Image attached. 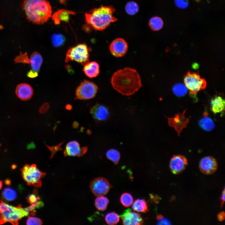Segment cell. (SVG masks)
<instances>
[{"mask_svg": "<svg viewBox=\"0 0 225 225\" xmlns=\"http://www.w3.org/2000/svg\"><path fill=\"white\" fill-rule=\"evenodd\" d=\"M40 198L36 194H33L29 195L28 196V202L31 204L35 203L36 204L39 200Z\"/></svg>", "mask_w": 225, "mask_h": 225, "instance_id": "36", "label": "cell"}, {"mask_svg": "<svg viewBox=\"0 0 225 225\" xmlns=\"http://www.w3.org/2000/svg\"><path fill=\"white\" fill-rule=\"evenodd\" d=\"M120 201L122 204L125 207L130 206L133 202V198L132 195L128 193H123L120 197Z\"/></svg>", "mask_w": 225, "mask_h": 225, "instance_id": "31", "label": "cell"}, {"mask_svg": "<svg viewBox=\"0 0 225 225\" xmlns=\"http://www.w3.org/2000/svg\"><path fill=\"white\" fill-rule=\"evenodd\" d=\"M36 208L34 203L24 208L20 204L13 206L0 200V224L9 222L13 225H18L22 218L28 216L31 213L35 214Z\"/></svg>", "mask_w": 225, "mask_h": 225, "instance_id": "4", "label": "cell"}, {"mask_svg": "<svg viewBox=\"0 0 225 225\" xmlns=\"http://www.w3.org/2000/svg\"><path fill=\"white\" fill-rule=\"evenodd\" d=\"M65 108L67 110H70L72 109V107L71 105L68 104L66 105Z\"/></svg>", "mask_w": 225, "mask_h": 225, "instance_id": "42", "label": "cell"}, {"mask_svg": "<svg viewBox=\"0 0 225 225\" xmlns=\"http://www.w3.org/2000/svg\"><path fill=\"white\" fill-rule=\"evenodd\" d=\"M113 88L122 95H131L142 86L139 75L135 69L126 67L115 72L112 77Z\"/></svg>", "mask_w": 225, "mask_h": 225, "instance_id": "1", "label": "cell"}, {"mask_svg": "<svg viewBox=\"0 0 225 225\" xmlns=\"http://www.w3.org/2000/svg\"><path fill=\"white\" fill-rule=\"evenodd\" d=\"M84 65L83 71L88 78H92L98 75L100 72L99 65L97 62H88Z\"/></svg>", "mask_w": 225, "mask_h": 225, "instance_id": "17", "label": "cell"}, {"mask_svg": "<svg viewBox=\"0 0 225 225\" xmlns=\"http://www.w3.org/2000/svg\"><path fill=\"white\" fill-rule=\"evenodd\" d=\"M121 217L123 225H142L144 222L139 214L132 211L130 209L125 210L121 215Z\"/></svg>", "mask_w": 225, "mask_h": 225, "instance_id": "12", "label": "cell"}, {"mask_svg": "<svg viewBox=\"0 0 225 225\" xmlns=\"http://www.w3.org/2000/svg\"><path fill=\"white\" fill-rule=\"evenodd\" d=\"M187 164V160L184 156L175 155L171 159L170 169L173 174H178L184 170Z\"/></svg>", "mask_w": 225, "mask_h": 225, "instance_id": "14", "label": "cell"}, {"mask_svg": "<svg viewBox=\"0 0 225 225\" xmlns=\"http://www.w3.org/2000/svg\"><path fill=\"white\" fill-rule=\"evenodd\" d=\"M125 9L128 14L134 15L138 12L139 7L136 2L131 1L127 3L125 7Z\"/></svg>", "mask_w": 225, "mask_h": 225, "instance_id": "30", "label": "cell"}, {"mask_svg": "<svg viewBox=\"0 0 225 225\" xmlns=\"http://www.w3.org/2000/svg\"><path fill=\"white\" fill-rule=\"evenodd\" d=\"M90 187L93 193L95 196L99 197L107 194L109 190L110 185L106 178L99 177L94 178L92 181Z\"/></svg>", "mask_w": 225, "mask_h": 225, "instance_id": "9", "label": "cell"}, {"mask_svg": "<svg viewBox=\"0 0 225 225\" xmlns=\"http://www.w3.org/2000/svg\"><path fill=\"white\" fill-rule=\"evenodd\" d=\"M107 158L112 162L115 164H117L120 160V155L117 150L111 149L108 150L106 153Z\"/></svg>", "mask_w": 225, "mask_h": 225, "instance_id": "26", "label": "cell"}, {"mask_svg": "<svg viewBox=\"0 0 225 225\" xmlns=\"http://www.w3.org/2000/svg\"><path fill=\"white\" fill-rule=\"evenodd\" d=\"M88 148L84 147L81 148L79 143L75 141H71L66 145L63 153L65 156H78L84 155L87 152Z\"/></svg>", "mask_w": 225, "mask_h": 225, "instance_id": "11", "label": "cell"}, {"mask_svg": "<svg viewBox=\"0 0 225 225\" xmlns=\"http://www.w3.org/2000/svg\"><path fill=\"white\" fill-rule=\"evenodd\" d=\"M128 48L126 41L119 38L114 40L110 44L109 49L112 54L116 57H121L126 53Z\"/></svg>", "mask_w": 225, "mask_h": 225, "instance_id": "10", "label": "cell"}, {"mask_svg": "<svg viewBox=\"0 0 225 225\" xmlns=\"http://www.w3.org/2000/svg\"><path fill=\"white\" fill-rule=\"evenodd\" d=\"M38 75V73L32 71V70L29 71L27 73V76L30 78H33L37 77Z\"/></svg>", "mask_w": 225, "mask_h": 225, "instance_id": "39", "label": "cell"}, {"mask_svg": "<svg viewBox=\"0 0 225 225\" xmlns=\"http://www.w3.org/2000/svg\"><path fill=\"white\" fill-rule=\"evenodd\" d=\"M15 92L17 96L23 101L30 99L32 97L33 93L32 87L26 83H21L17 85Z\"/></svg>", "mask_w": 225, "mask_h": 225, "instance_id": "16", "label": "cell"}, {"mask_svg": "<svg viewBox=\"0 0 225 225\" xmlns=\"http://www.w3.org/2000/svg\"><path fill=\"white\" fill-rule=\"evenodd\" d=\"M90 113L96 121H101L106 120L109 115L108 108L106 106L97 104L90 109Z\"/></svg>", "mask_w": 225, "mask_h": 225, "instance_id": "15", "label": "cell"}, {"mask_svg": "<svg viewBox=\"0 0 225 225\" xmlns=\"http://www.w3.org/2000/svg\"><path fill=\"white\" fill-rule=\"evenodd\" d=\"M158 220V224L170 225L171 224L169 221L167 219L164 218L163 217Z\"/></svg>", "mask_w": 225, "mask_h": 225, "instance_id": "38", "label": "cell"}, {"mask_svg": "<svg viewBox=\"0 0 225 225\" xmlns=\"http://www.w3.org/2000/svg\"><path fill=\"white\" fill-rule=\"evenodd\" d=\"M199 124L203 129L208 131L212 130L215 127V124L213 120L206 116L199 121Z\"/></svg>", "mask_w": 225, "mask_h": 225, "instance_id": "22", "label": "cell"}, {"mask_svg": "<svg viewBox=\"0 0 225 225\" xmlns=\"http://www.w3.org/2000/svg\"><path fill=\"white\" fill-rule=\"evenodd\" d=\"M184 82L192 95H196L201 90L204 89L207 85L205 80L196 72H188L184 76Z\"/></svg>", "mask_w": 225, "mask_h": 225, "instance_id": "7", "label": "cell"}, {"mask_svg": "<svg viewBox=\"0 0 225 225\" xmlns=\"http://www.w3.org/2000/svg\"><path fill=\"white\" fill-rule=\"evenodd\" d=\"M98 87L92 82L84 80L82 82L76 91V99H89L94 98L97 92Z\"/></svg>", "mask_w": 225, "mask_h": 225, "instance_id": "8", "label": "cell"}, {"mask_svg": "<svg viewBox=\"0 0 225 225\" xmlns=\"http://www.w3.org/2000/svg\"><path fill=\"white\" fill-rule=\"evenodd\" d=\"M20 171L23 180L28 185H32L36 188L42 186L41 179L45 176L46 173L38 169L36 164H26Z\"/></svg>", "mask_w": 225, "mask_h": 225, "instance_id": "5", "label": "cell"}, {"mask_svg": "<svg viewBox=\"0 0 225 225\" xmlns=\"http://www.w3.org/2000/svg\"><path fill=\"white\" fill-rule=\"evenodd\" d=\"M105 220L108 225L116 224L119 221V217L118 214L114 212H109L106 215Z\"/></svg>", "mask_w": 225, "mask_h": 225, "instance_id": "29", "label": "cell"}, {"mask_svg": "<svg viewBox=\"0 0 225 225\" xmlns=\"http://www.w3.org/2000/svg\"><path fill=\"white\" fill-rule=\"evenodd\" d=\"M1 146V144H0V146Z\"/></svg>", "mask_w": 225, "mask_h": 225, "instance_id": "46", "label": "cell"}, {"mask_svg": "<svg viewBox=\"0 0 225 225\" xmlns=\"http://www.w3.org/2000/svg\"><path fill=\"white\" fill-rule=\"evenodd\" d=\"M225 103V101L222 97L219 96H216L211 101V111L215 114L224 112Z\"/></svg>", "mask_w": 225, "mask_h": 225, "instance_id": "18", "label": "cell"}, {"mask_svg": "<svg viewBox=\"0 0 225 225\" xmlns=\"http://www.w3.org/2000/svg\"><path fill=\"white\" fill-rule=\"evenodd\" d=\"M2 182L0 180V190L2 189Z\"/></svg>", "mask_w": 225, "mask_h": 225, "instance_id": "45", "label": "cell"}, {"mask_svg": "<svg viewBox=\"0 0 225 225\" xmlns=\"http://www.w3.org/2000/svg\"><path fill=\"white\" fill-rule=\"evenodd\" d=\"M22 5L28 19L34 24H43L52 16V7L47 0H24Z\"/></svg>", "mask_w": 225, "mask_h": 225, "instance_id": "2", "label": "cell"}, {"mask_svg": "<svg viewBox=\"0 0 225 225\" xmlns=\"http://www.w3.org/2000/svg\"><path fill=\"white\" fill-rule=\"evenodd\" d=\"M30 59L31 70L38 73L43 61L42 56L39 52H34L32 54Z\"/></svg>", "mask_w": 225, "mask_h": 225, "instance_id": "19", "label": "cell"}, {"mask_svg": "<svg viewBox=\"0 0 225 225\" xmlns=\"http://www.w3.org/2000/svg\"><path fill=\"white\" fill-rule=\"evenodd\" d=\"M108 202V199L106 197L99 196L96 198L95 205L98 210L104 211L107 209Z\"/></svg>", "mask_w": 225, "mask_h": 225, "instance_id": "24", "label": "cell"}, {"mask_svg": "<svg viewBox=\"0 0 225 225\" xmlns=\"http://www.w3.org/2000/svg\"><path fill=\"white\" fill-rule=\"evenodd\" d=\"M72 126L74 128H76L78 127L79 126V124L78 122H75L73 123Z\"/></svg>", "mask_w": 225, "mask_h": 225, "instance_id": "43", "label": "cell"}, {"mask_svg": "<svg viewBox=\"0 0 225 225\" xmlns=\"http://www.w3.org/2000/svg\"><path fill=\"white\" fill-rule=\"evenodd\" d=\"M26 224L28 225H41L42 224V222L38 218L30 217L27 220Z\"/></svg>", "mask_w": 225, "mask_h": 225, "instance_id": "33", "label": "cell"}, {"mask_svg": "<svg viewBox=\"0 0 225 225\" xmlns=\"http://www.w3.org/2000/svg\"><path fill=\"white\" fill-rule=\"evenodd\" d=\"M225 217L224 212H222L219 213L218 215V218L219 221H222L224 220Z\"/></svg>", "mask_w": 225, "mask_h": 225, "instance_id": "40", "label": "cell"}, {"mask_svg": "<svg viewBox=\"0 0 225 225\" xmlns=\"http://www.w3.org/2000/svg\"><path fill=\"white\" fill-rule=\"evenodd\" d=\"M176 6L180 8L184 9L188 7V0H175Z\"/></svg>", "mask_w": 225, "mask_h": 225, "instance_id": "35", "label": "cell"}, {"mask_svg": "<svg viewBox=\"0 0 225 225\" xmlns=\"http://www.w3.org/2000/svg\"><path fill=\"white\" fill-rule=\"evenodd\" d=\"M218 166L215 159L211 156H207L202 158L199 163L201 171L203 173L209 175L213 173L216 170Z\"/></svg>", "mask_w": 225, "mask_h": 225, "instance_id": "13", "label": "cell"}, {"mask_svg": "<svg viewBox=\"0 0 225 225\" xmlns=\"http://www.w3.org/2000/svg\"><path fill=\"white\" fill-rule=\"evenodd\" d=\"M51 41L53 46L56 48L62 45L65 42L64 37L61 34H54L51 37Z\"/></svg>", "mask_w": 225, "mask_h": 225, "instance_id": "27", "label": "cell"}, {"mask_svg": "<svg viewBox=\"0 0 225 225\" xmlns=\"http://www.w3.org/2000/svg\"><path fill=\"white\" fill-rule=\"evenodd\" d=\"M132 208L138 212L145 213L148 211V207L147 202L142 199H137L133 202Z\"/></svg>", "mask_w": 225, "mask_h": 225, "instance_id": "21", "label": "cell"}, {"mask_svg": "<svg viewBox=\"0 0 225 225\" xmlns=\"http://www.w3.org/2000/svg\"><path fill=\"white\" fill-rule=\"evenodd\" d=\"M49 108V105L48 103L46 102L42 105L39 110V112L41 113H44L48 110Z\"/></svg>", "mask_w": 225, "mask_h": 225, "instance_id": "37", "label": "cell"}, {"mask_svg": "<svg viewBox=\"0 0 225 225\" xmlns=\"http://www.w3.org/2000/svg\"><path fill=\"white\" fill-rule=\"evenodd\" d=\"M225 189H224L222 193L221 197L220 199L221 200V207H222L223 205V204L225 202Z\"/></svg>", "mask_w": 225, "mask_h": 225, "instance_id": "41", "label": "cell"}, {"mask_svg": "<svg viewBox=\"0 0 225 225\" xmlns=\"http://www.w3.org/2000/svg\"><path fill=\"white\" fill-rule=\"evenodd\" d=\"M14 61L15 63L30 64V59L27 55V52L22 53L21 52L20 55L16 57Z\"/></svg>", "mask_w": 225, "mask_h": 225, "instance_id": "32", "label": "cell"}, {"mask_svg": "<svg viewBox=\"0 0 225 225\" xmlns=\"http://www.w3.org/2000/svg\"><path fill=\"white\" fill-rule=\"evenodd\" d=\"M62 144V142L59 143L57 145L54 146H47L51 153V155L50 158L51 159L52 158L54 154L60 150H62V149L61 148V146Z\"/></svg>", "mask_w": 225, "mask_h": 225, "instance_id": "34", "label": "cell"}, {"mask_svg": "<svg viewBox=\"0 0 225 225\" xmlns=\"http://www.w3.org/2000/svg\"><path fill=\"white\" fill-rule=\"evenodd\" d=\"M17 194L16 191L10 188H6L2 192L3 198L8 201H12L16 199Z\"/></svg>", "mask_w": 225, "mask_h": 225, "instance_id": "25", "label": "cell"}, {"mask_svg": "<svg viewBox=\"0 0 225 225\" xmlns=\"http://www.w3.org/2000/svg\"><path fill=\"white\" fill-rule=\"evenodd\" d=\"M115 9L112 6H102L92 9L85 15L86 23L96 30H102L117 21L113 15Z\"/></svg>", "mask_w": 225, "mask_h": 225, "instance_id": "3", "label": "cell"}, {"mask_svg": "<svg viewBox=\"0 0 225 225\" xmlns=\"http://www.w3.org/2000/svg\"><path fill=\"white\" fill-rule=\"evenodd\" d=\"M89 49L84 44H80L69 48L66 53L65 62L75 61L83 65L89 61Z\"/></svg>", "mask_w": 225, "mask_h": 225, "instance_id": "6", "label": "cell"}, {"mask_svg": "<svg viewBox=\"0 0 225 225\" xmlns=\"http://www.w3.org/2000/svg\"><path fill=\"white\" fill-rule=\"evenodd\" d=\"M163 25V20L158 17H154L151 18L149 22V25L150 28L154 31H157L161 29Z\"/></svg>", "mask_w": 225, "mask_h": 225, "instance_id": "23", "label": "cell"}, {"mask_svg": "<svg viewBox=\"0 0 225 225\" xmlns=\"http://www.w3.org/2000/svg\"><path fill=\"white\" fill-rule=\"evenodd\" d=\"M74 13L72 11L65 10H60L53 15L52 19L55 23L58 24L60 21H68L69 16L71 14Z\"/></svg>", "mask_w": 225, "mask_h": 225, "instance_id": "20", "label": "cell"}, {"mask_svg": "<svg viewBox=\"0 0 225 225\" xmlns=\"http://www.w3.org/2000/svg\"><path fill=\"white\" fill-rule=\"evenodd\" d=\"M163 216L162 215H158L157 216L156 218L158 220L160 219H161L163 218Z\"/></svg>", "mask_w": 225, "mask_h": 225, "instance_id": "44", "label": "cell"}, {"mask_svg": "<svg viewBox=\"0 0 225 225\" xmlns=\"http://www.w3.org/2000/svg\"><path fill=\"white\" fill-rule=\"evenodd\" d=\"M188 90L185 84L182 83L177 84L173 88L174 93L178 96H182L185 95L187 93Z\"/></svg>", "mask_w": 225, "mask_h": 225, "instance_id": "28", "label": "cell"}]
</instances>
